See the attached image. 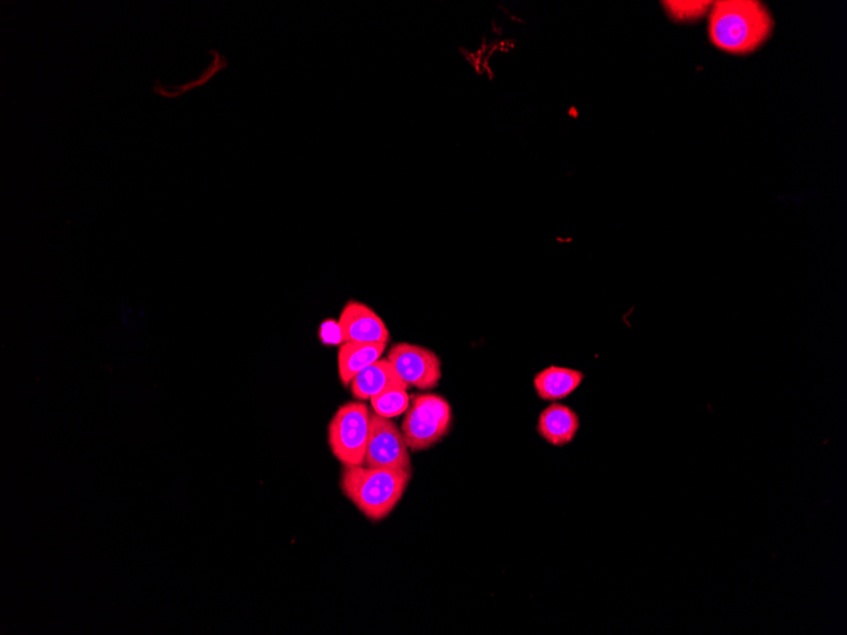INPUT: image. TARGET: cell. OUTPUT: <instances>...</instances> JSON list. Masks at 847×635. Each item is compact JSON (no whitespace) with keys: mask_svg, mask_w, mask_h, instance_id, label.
I'll use <instances>...</instances> for the list:
<instances>
[{"mask_svg":"<svg viewBox=\"0 0 847 635\" xmlns=\"http://www.w3.org/2000/svg\"><path fill=\"white\" fill-rule=\"evenodd\" d=\"M773 30V16L762 2L719 0L710 7L709 40L730 56L755 52L770 39Z\"/></svg>","mask_w":847,"mask_h":635,"instance_id":"6da1fadb","label":"cell"},{"mask_svg":"<svg viewBox=\"0 0 847 635\" xmlns=\"http://www.w3.org/2000/svg\"><path fill=\"white\" fill-rule=\"evenodd\" d=\"M413 471L344 467L343 494L372 522L387 517L405 495Z\"/></svg>","mask_w":847,"mask_h":635,"instance_id":"7a4b0ae2","label":"cell"},{"mask_svg":"<svg viewBox=\"0 0 847 635\" xmlns=\"http://www.w3.org/2000/svg\"><path fill=\"white\" fill-rule=\"evenodd\" d=\"M371 413L363 401H352L337 409L330 420L327 441L343 467L364 466L370 436Z\"/></svg>","mask_w":847,"mask_h":635,"instance_id":"3957f363","label":"cell"},{"mask_svg":"<svg viewBox=\"0 0 847 635\" xmlns=\"http://www.w3.org/2000/svg\"><path fill=\"white\" fill-rule=\"evenodd\" d=\"M453 413L450 402L442 396L416 395L405 413L401 432L409 450L422 452L440 443L451 431Z\"/></svg>","mask_w":847,"mask_h":635,"instance_id":"277c9868","label":"cell"},{"mask_svg":"<svg viewBox=\"0 0 847 635\" xmlns=\"http://www.w3.org/2000/svg\"><path fill=\"white\" fill-rule=\"evenodd\" d=\"M364 466L413 471L409 446L394 420L371 414Z\"/></svg>","mask_w":847,"mask_h":635,"instance_id":"5b68a950","label":"cell"},{"mask_svg":"<svg viewBox=\"0 0 847 635\" xmlns=\"http://www.w3.org/2000/svg\"><path fill=\"white\" fill-rule=\"evenodd\" d=\"M387 360L409 387L433 390L442 380V362L431 349L399 343L391 347Z\"/></svg>","mask_w":847,"mask_h":635,"instance_id":"8992f818","label":"cell"},{"mask_svg":"<svg viewBox=\"0 0 847 635\" xmlns=\"http://www.w3.org/2000/svg\"><path fill=\"white\" fill-rule=\"evenodd\" d=\"M337 324L344 343L387 344L391 339L385 322L361 302H347Z\"/></svg>","mask_w":847,"mask_h":635,"instance_id":"52a82bcc","label":"cell"},{"mask_svg":"<svg viewBox=\"0 0 847 635\" xmlns=\"http://www.w3.org/2000/svg\"><path fill=\"white\" fill-rule=\"evenodd\" d=\"M537 431L551 445L565 446L575 441L579 431V417L575 410L555 402L542 411Z\"/></svg>","mask_w":847,"mask_h":635,"instance_id":"ba28073f","label":"cell"},{"mask_svg":"<svg viewBox=\"0 0 847 635\" xmlns=\"http://www.w3.org/2000/svg\"><path fill=\"white\" fill-rule=\"evenodd\" d=\"M584 380L582 371L551 365L534 377V389L541 400L557 402L573 395Z\"/></svg>","mask_w":847,"mask_h":635,"instance_id":"9c48e42d","label":"cell"},{"mask_svg":"<svg viewBox=\"0 0 847 635\" xmlns=\"http://www.w3.org/2000/svg\"><path fill=\"white\" fill-rule=\"evenodd\" d=\"M396 384L406 383L401 381L394 365L385 357V360L374 362L355 375L351 383L352 396L359 401H367L380 395L386 389L396 386Z\"/></svg>","mask_w":847,"mask_h":635,"instance_id":"30bf717a","label":"cell"},{"mask_svg":"<svg viewBox=\"0 0 847 635\" xmlns=\"http://www.w3.org/2000/svg\"><path fill=\"white\" fill-rule=\"evenodd\" d=\"M386 344L343 343L337 352V371L344 386H351L355 375L381 360Z\"/></svg>","mask_w":847,"mask_h":635,"instance_id":"8fae6325","label":"cell"},{"mask_svg":"<svg viewBox=\"0 0 847 635\" xmlns=\"http://www.w3.org/2000/svg\"><path fill=\"white\" fill-rule=\"evenodd\" d=\"M407 389L409 386H406V384H396V386H391L381 392L380 395L371 399L370 401L374 414L387 419H394L405 414L410 406V402H412Z\"/></svg>","mask_w":847,"mask_h":635,"instance_id":"7c38bea8","label":"cell"},{"mask_svg":"<svg viewBox=\"0 0 847 635\" xmlns=\"http://www.w3.org/2000/svg\"><path fill=\"white\" fill-rule=\"evenodd\" d=\"M713 3L710 2H666L664 3L668 16L676 22H695L706 16Z\"/></svg>","mask_w":847,"mask_h":635,"instance_id":"4fadbf2b","label":"cell"},{"mask_svg":"<svg viewBox=\"0 0 847 635\" xmlns=\"http://www.w3.org/2000/svg\"><path fill=\"white\" fill-rule=\"evenodd\" d=\"M319 335L321 342L327 345H342L343 337L341 327H339L337 321L327 320L321 325Z\"/></svg>","mask_w":847,"mask_h":635,"instance_id":"5bb4252c","label":"cell"}]
</instances>
